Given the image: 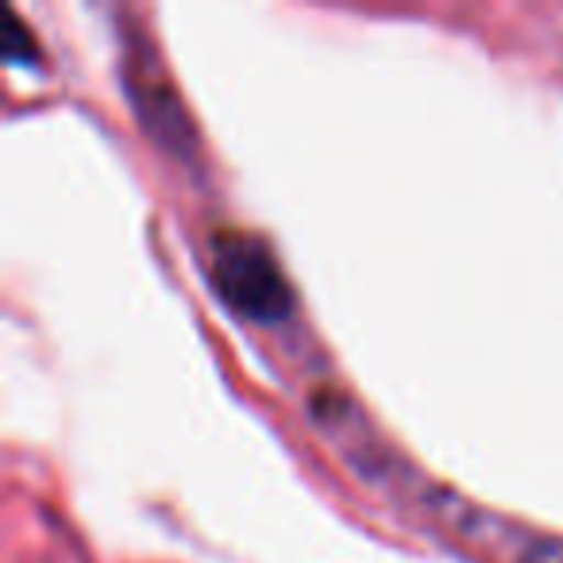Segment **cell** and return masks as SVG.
Returning <instances> with one entry per match:
<instances>
[{"label":"cell","mask_w":563,"mask_h":563,"mask_svg":"<svg viewBox=\"0 0 563 563\" xmlns=\"http://www.w3.org/2000/svg\"><path fill=\"white\" fill-rule=\"evenodd\" d=\"M212 290L228 309L258 324H274L294 313V290L271 247L240 228H217L209 240Z\"/></svg>","instance_id":"1"},{"label":"cell","mask_w":563,"mask_h":563,"mask_svg":"<svg viewBox=\"0 0 563 563\" xmlns=\"http://www.w3.org/2000/svg\"><path fill=\"white\" fill-rule=\"evenodd\" d=\"M124 86H128V97H132L135 117H140L143 132H147V140L158 143L166 155L181 158V163L194 158L197 155L194 120H189L186 104L174 93L163 66H158V55H151V51H143V47L128 51Z\"/></svg>","instance_id":"2"},{"label":"cell","mask_w":563,"mask_h":563,"mask_svg":"<svg viewBox=\"0 0 563 563\" xmlns=\"http://www.w3.org/2000/svg\"><path fill=\"white\" fill-rule=\"evenodd\" d=\"M4 63H12V66H35V63H40V43H35V35L27 32V24L16 16V12H9V32H4Z\"/></svg>","instance_id":"3"}]
</instances>
